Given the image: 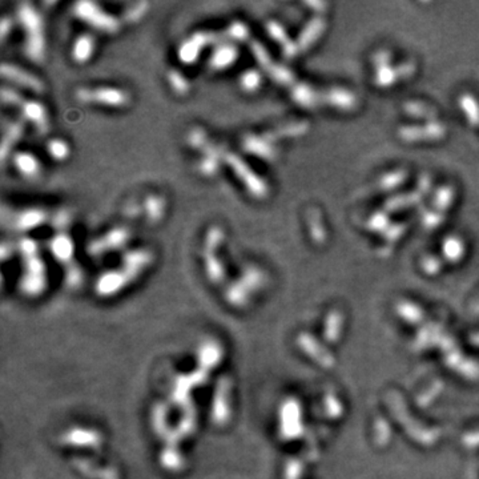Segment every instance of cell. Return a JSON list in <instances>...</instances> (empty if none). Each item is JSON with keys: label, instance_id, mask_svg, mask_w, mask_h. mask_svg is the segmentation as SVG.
I'll use <instances>...</instances> for the list:
<instances>
[{"label": "cell", "instance_id": "obj_1", "mask_svg": "<svg viewBox=\"0 0 479 479\" xmlns=\"http://www.w3.org/2000/svg\"><path fill=\"white\" fill-rule=\"evenodd\" d=\"M18 19L25 32L24 51L27 56L35 63H42L46 58V36L44 22L40 12L30 3H22L18 8Z\"/></svg>", "mask_w": 479, "mask_h": 479}, {"label": "cell", "instance_id": "obj_2", "mask_svg": "<svg viewBox=\"0 0 479 479\" xmlns=\"http://www.w3.org/2000/svg\"><path fill=\"white\" fill-rule=\"evenodd\" d=\"M73 13L84 23L89 24L104 34H116L120 30L119 19L104 11L94 1H77L73 6Z\"/></svg>", "mask_w": 479, "mask_h": 479}, {"label": "cell", "instance_id": "obj_3", "mask_svg": "<svg viewBox=\"0 0 479 479\" xmlns=\"http://www.w3.org/2000/svg\"><path fill=\"white\" fill-rule=\"evenodd\" d=\"M225 163L228 167L233 170V173L241 180L244 187L253 197L263 199L268 194L269 192L268 184L257 173H254L253 169L240 156L228 152L225 154Z\"/></svg>", "mask_w": 479, "mask_h": 479}, {"label": "cell", "instance_id": "obj_4", "mask_svg": "<svg viewBox=\"0 0 479 479\" xmlns=\"http://www.w3.org/2000/svg\"><path fill=\"white\" fill-rule=\"evenodd\" d=\"M223 34L221 32H212V31H199L189 36L187 40H184L180 44L178 56L180 61L184 64H193L196 63L204 48L211 44H220L223 43Z\"/></svg>", "mask_w": 479, "mask_h": 479}, {"label": "cell", "instance_id": "obj_5", "mask_svg": "<svg viewBox=\"0 0 479 479\" xmlns=\"http://www.w3.org/2000/svg\"><path fill=\"white\" fill-rule=\"evenodd\" d=\"M76 97L83 103H96L112 108L124 107L130 100V96L125 91L115 87L80 88L76 92Z\"/></svg>", "mask_w": 479, "mask_h": 479}, {"label": "cell", "instance_id": "obj_6", "mask_svg": "<svg viewBox=\"0 0 479 479\" xmlns=\"http://www.w3.org/2000/svg\"><path fill=\"white\" fill-rule=\"evenodd\" d=\"M131 237L127 228L118 227L108 230L101 237L94 240L88 244V253L92 256H100L106 251H116L123 248Z\"/></svg>", "mask_w": 479, "mask_h": 479}, {"label": "cell", "instance_id": "obj_7", "mask_svg": "<svg viewBox=\"0 0 479 479\" xmlns=\"http://www.w3.org/2000/svg\"><path fill=\"white\" fill-rule=\"evenodd\" d=\"M0 71H1L3 79H7L11 83L28 88L37 94L44 91V84L40 82V79H37L30 72L24 71L23 68H19L10 63H3Z\"/></svg>", "mask_w": 479, "mask_h": 479}, {"label": "cell", "instance_id": "obj_8", "mask_svg": "<svg viewBox=\"0 0 479 479\" xmlns=\"http://www.w3.org/2000/svg\"><path fill=\"white\" fill-rule=\"evenodd\" d=\"M242 148L248 154L256 156L259 158H263L265 161H273L277 157V151L273 145V140L269 139L266 135L245 136L242 139Z\"/></svg>", "mask_w": 479, "mask_h": 479}, {"label": "cell", "instance_id": "obj_9", "mask_svg": "<svg viewBox=\"0 0 479 479\" xmlns=\"http://www.w3.org/2000/svg\"><path fill=\"white\" fill-rule=\"evenodd\" d=\"M237 59H239L237 47L230 42H223L218 46H216L208 60V66L213 71H224L232 67Z\"/></svg>", "mask_w": 479, "mask_h": 479}, {"label": "cell", "instance_id": "obj_10", "mask_svg": "<svg viewBox=\"0 0 479 479\" xmlns=\"http://www.w3.org/2000/svg\"><path fill=\"white\" fill-rule=\"evenodd\" d=\"M24 263L23 287L30 293H37L44 285V263L39 259V256L24 259Z\"/></svg>", "mask_w": 479, "mask_h": 479}, {"label": "cell", "instance_id": "obj_11", "mask_svg": "<svg viewBox=\"0 0 479 479\" xmlns=\"http://www.w3.org/2000/svg\"><path fill=\"white\" fill-rule=\"evenodd\" d=\"M204 156L199 161V170L204 176H215L220 170L223 161H225V155L220 147H216L215 144H209L203 151Z\"/></svg>", "mask_w": 479, "mask_h": 479}, {"label": "cell", "instance_id": "obj_12", "mask_svg": "<svg viewBox=\"0 0 479 479\" xmlns=\"http://www.w3.org/2000/svg\"><path fill=\"white\" fill-rule=\"evenodd\" d=\"M47 220V213L39 208H28L13 217V227L20 232H28L43 225Z\"/></svg>", "mask_w": 479, "mask_h": 479}, {"label": "cell", "instance_id": "obj_13", "mask_svg": "<svg viewBox=\"0 0 479 479\" xmlns=\"http://www.w3.org/2000/svg\"><path fill=\"white\" fill-rule=\"evenodd\" d=\"M20 111L23 113L24 119L31 121L37 131L40 133H47L49 123H48L47 111L43 104H40L35 100L24 101Z\"/></svg>", "mask_w": 479, "mask_h": 479}, {"label": "cell", "instance_id": "obj_14", "mask_svg": "<svg viewBox=\"0 0 479 479\" xmlns=\"http://www.w3.org/2000/svg\"><path fill=\"white\" fill-rule=\"evenodd\" d=\"M49 251L60 263H68L73 256L75 245L67 233H56L49 241Z\"/></svg>", "mask_w": 479, "mask_h": 479}, {"label": "cell", "instance_id": "obj_15", "mask_svg": "<svg viewBox=\"0 0 479 479\" xmlns=\"http://www.w3.org/2000/svg\"><path fill=\"white\" fill-rule=\"evenodd\" d=\"M13 166L27 179H35L40 175L42 166L35 156L28 152H18L13 156Z\"/></svg>", "mask_w": 479, "mask_h": 479}, {"label": "cell", "instance_id": "obj_16", "mask_svg": "<svg viewBox=\"0 0 479 479\" xmlns=\"http://www.w3.org/2000/svg\"><path fill=\"white\" fill-rule=\"evenodd\" d=\"M24 125L22 121H11L6 128H4V133H3V140H1V147H0V152H1V163L4 164L7 161L8 154L13 148V145L18 143L23 135Z\"/></svg>", "mask_w": 479, "mask_h": 479}, {"label": "cell", "instance_id": "obj_17", "mask_svg": "<svg viewBox=\"0 0 479 479\" xmlns=\"http://www.w3.org/2000/svg\"><path fill=\"white\" fill-rule=\"evenodd\" d=\"M154 256L145 249H135L123 256V266L131 270L133 275H139L149 263H152Z\"/></svg>", "mask_w": 479, "mask_h": 479}, {"label": "cell", "instance_id": "obj_18", "mask_svg": "<svg viewBox=\"0 0 479 479\" xmlns=\"http://www.w3.org/2000/svg\"><path fill=\"white\" fill-rule=\"evenodd\" d=\"M95 51V39L88 34L79 36L72 46V59L79 64L87 63L92 58Z\"/></svg>", "mask_w": 479, "mask_h": 479}, {"label": "cell", "instance_id": "obj_19", "mask_svg": "<svg viewBox=\"0 0 479 479\" xmlns=\"http://www.w3.org/2000/svg\"><path fill=\"white\" fill-rule=\"evenodd\" d=\"M143 211L148 221L158 223L164 217L166 201L158 194H151L144 200Z\"/></svg>", "mask_w": 479, "mask_h": 479}, {"label": "cell", "instance_id": "obj_20", "mask_svg": "<svg viewBox=\"0 0 479 479\" xmlns=\"http://www.w3.org/2000/svg\"><path fill=\"white\" fill-rule=\"evenodd\" d=\"M268 31H269L270 36L282 46L287 56H293L297 52L299 48H297L296 44L289 42V37H287V32H285V30H284V27L281 24L277 23L275 20L269 22L268 23Z\"/></svg>", "mask_w": 479, "mask_h": 479}, {"label": "cell", "instance_id": "obj_21", "mask_svg": "<svg viewBox=\"0 0 479 479\" xmlns=\"http://www.w3.org/2000/svg\"><path fill=\"white\" fill-rule=\"evenodd\" d=\"M263 84V76L261 73L256 70H248V71L242 72L240 76V87L242 88V91L248 92V94H253L256 91L260 89Z\"/></svg>", "mask_w": 479, "mask_h": 479}, {"label": "cell", "instance_id": "obj_22", "mask_svg": "<svg viewBox=\"0 0 479 479\" xmlns=\"http://www.w3.org/2000/svg\"><path fill=\"white\" fill-rule=\"evenodd\" d=\"M292 96L302 107L311 108V106L316 104V100H317L314 91L306 84H297L292 89Z\"/></svg>", "mask_w": 479, "mask_h": 479}, {"label": "cell", "instance_id": "obj_23", "mask_svg": "<svg viewBox=\"0 0 479 479\" xmlns=\"http://www.w3.org/2000/svg\"><path fill=\"white\" fill-rule=\"evenodd\" d=\"M221 34L224 40L228 39L230 42H245L249 37V28L242 22H233Z\"/></svg>", "mask_w": 479, "mask_h": 479}, {"label": "cell", "instance_id": "obj_24", "mask_svg": "<svg viewBox=\"0 0 479 479\" xmlns=\"http://www.w3.org/2000/svg\"><path fill=\"white\" fill-rule=\"evenodd\" d=\"M205 256V265H206V272L213 281H218L223 278L224 275V266L223 263L218 260L216 251H204Z\"/></svg>", "mask_w": 479, "mask_h": 479}, {"label": "cell", "instance_id": "obj_25", "mask_svg": "<svg viewBox=\"0 0 479 479\" xmlns=\"http://www.w3.org/2000/svg\"><path fill=\"white\" fill-rule=\"evenodd\" d=\"M47 151L49 156L52 158H55L56 161H64L68 158V156L71 154V148L67 144V142L61 140V139H52L49 143L47 144Z\"/></svg>", "mask_w": 479, "mask_h": 479}, {"label": "cell", "instance_id": "obj_26", "mask_svg": "<svg viewBox=\"0 0 479 479\" xmlns=\"http://www.w3.org/2000/svg\"><path fill=\"white\" fill-rule=\"evenodd\" d=\"M461 106L471 125L479 124V106L477 100L471 95H464L461 99Z\"/></svg>", "mask_w": 479, "mask_h": 479}, {"label": "cell", "instance_id": "obj_27", "mask_svg": "<svg viewBox=\"0 0 479 479\" xmlns=\"http://www.w3.org/2000/svg\"><path fill=\"white\" fill-rule=\"evenodd\" d=\"M167 79L172 89L179 94V95H185L188 91H189V83H188V79L181 73V72L178 71V70H170L168 71Z\"/></svg>", "mask_w": 479, "mask_h": 479}, {"label": "cell", "instance_id": "obj_28", "mask_svg": "<svg viewBox=\"0 0 479 479\" xmlns=\"http://www.w3.org/2000/svg\"><path fill=\"white\" fill-rule=\"evenodd\" d=\"M323 20H314L313 23L309 24L301 34V37H299V43L297 44V47H301L302 49H305L306 47H309L311 43L317 39L318 36V32H321L323 30Z\"/></svg>", "mask_w": 479, "mask_h": 479}, {"label": "cell", "instance_id": "obj_29", "mask_svg": "<svg viewBox=\"0 0 479 479\" xmlns=\"http://www.w3.org/2000/svg\"><path fill=\"white\" fill-rule=\"evenodd\" d=\"M224 239H225V235L221 228H211L205 236V242H204L205 251H217L220 245L224 242Z\"/></svg>", "mask_w": 479, "mask_h": 479}, {"label": "cell", "instance_id": "obj_30", "mask_svg": "<svg viewBox=\"0 0 479 479\" xmlns=\"http://www.w3.org/2000/svg\"><path fill=\"white\" fill-rule=\"evenodd\" d=\"M251 51L253 56H254V59L263 67V70L269 71L275 66V63L272 61V58L268 54V51L259 42H253L251 43Z\"/></svg>", "mask_w": 479, "mask_h": 479}, {"label": "cell", "instance_id": "obj_31", "mask_svg": "<svg viewBox=\"0 0 479 479\" xmlns=\"http://www.w3.org/2000/svg\"><path fill=\"white\" fill-rule=\"evenodd\" d=\"M71 223L72 213L68 209H60L51 220L52 228L56 229L58 233H66V230L70 228Z\"/></svg>", "mask_w": 479, "mask_h": 479}, {"label": "cell", "instance_id": "obj_32", "mask_svg": "<svg viewBox=\"0 0 479 479\" xmlns=\"http://www.w3.org/2000/svg\"><path fill=\"white\" fill-rule=\"evenodd\" d=\"M149 8V4L147 1H140L133 4L130 8H127L124 12V20L128 23H137L139 20H142L144 15L147 13Z\"/></svg>", "mask_w": 479, "mask_h": 479}, {"label": "cell", "instance_id": "obj_33", "mask_svg": "<svg viewBox=\"0 0 479 479\" xmlns=\"http://www.w3.org/2000/svg\"><path fill=\"white\" fill-rule=\"evenodd\" d=\"M188 144L191 145L192 148L203 152L204 149L211 143H209V139H208L205 131L200 130V128H196V130H192L189 132V135H188Z\"/></svg>", "mask_w": 479, "mask_h": 479}, {"label": "cell", "instance_id": "obj_34", "mask_svg": "<svg viewBox=\"0 0 479 479\" xmlns=\"http://www.w3.org/2000/svg\"><path fill=\"white\" fill-rule=\"evenodd\" d=\"M1 100L4 104L11 106V107H22L24 100L22 96L19 95L15 89L8 88L7 85H3L1 88Z\"/></svg>", "mask_w": 479, "mask_h": 479}, {"label": "cell", "instance_id": "obj_35", "mask_svg": "<svg viewBox=\"0 0 479 479\" xmlns=\"http://www.w3.org/2000/svg\"><path fill=\"white\" fill-rule=\"evenodd\" d=\"M269 73H270V76L275 79L277 83L284 84V85H287V84L289 85V84L294 80L293 73L289 71L287 68H285V67H282V66H277V64H275V66L269 70Z\"/></svg>", "mask_w": 479, "mask_h": 479}, {"label": "cell", "instance_id": "obj_36", "mask_svg": "<svg viewBox=\"0 0 479 479\" xmlns=\"http://www.w3.org/2000/svg\"><path fill=\"white\" fill-rule=\"evenodd\" d=\"M19 251L22 253L23 259L35 257L39 254V245H37L35 240L24 237L19 241Z\"/></svg>", "mask_w": 479, "mask_h": 479}, {"label": "cell", "instance_id": "obj_37", "mask_svg": "<svg viewBox=\"0 0 479 479\" xmlns=\"http://www.w3.org/2000/svg\"><path fill=\"white\" fill-rule=\"evenodd\" d=\"M386 223H387L386 215L378 212V213L371 216L369 221H368V225L371 227V230H378V229H382L385 225H387Z\"/></svg>", "mask_w": 479, "mask_h": 479}, {"label": "cell", "instance_id": "obj_38", "mask_svg": "<svg viewBox=\"0 0 479 479\" xmlns=\"http://www.w3.org/2000/svg\"><path fill=\"white\" fill-rule=\"evenodd\" d=\"M409 115H419L421 112L423 115H433L434 112L431 111L430 108L425 107V106H421L418 103H413V104H407L406 108H405Z\"/></svg>", "mask_w": 479, "mask_h": 479}, {"label": "cell", "instance_id": "obj_39", "mask_svg": "<svg viewBox=\"0 0 479 479\" xmlns=\"http://www.w3.org/2000/svg\"><path fill=\"white\" fill-rule=\"evenodd\" d=\"M12 28V20L10 18H3L1 19V23H0V32H1V40L6 42L7 36L11 32Z\"/></svg>", "mask_w": 479, "mask_h": 479}, {"label": "cell", "instance_id": "obj_40", "mask_svg": "<svg viewBox=\"0 0 479 479\" xmlns=\"http://www.w3.org/2000/svg\"><path fill=\"white\" fill-rule=\"evenodd\" d=\"M139 212H140V206L136 205V204H128V206L125 209V215L128 217H135V216L139 215Z\"/></svg>", "mask_w": 479, "mask_h": 479}, {"label": "cell", "instance_id": "obj_41", "mask_svg": "<svg viewBox=\"0 0 479 479\" xmlns=\"http://www.w3.org/2000/svg\"><path fill=\"white\" fill-rule=\"evenodd\" d=\"M11 251L12 244H8V242H3L1 244V257H3V260H6L10 256Z\"/></svg>", "mask_w": 479, "mask_h": 479}]
</instances>
